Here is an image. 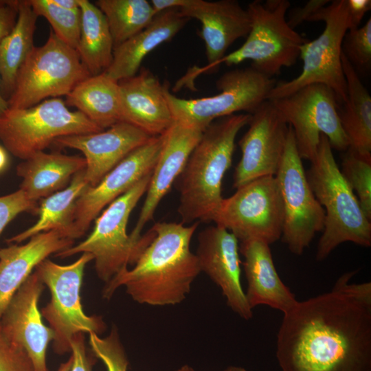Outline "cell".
<instances>
[{"instance_id":"74e56055","label":"cell","mask_w":371,"mask_h":371,"mask_svg":"<svg viewBox=\"0 0 371 371\" xmlns=\"http://www.w3.org/2000/svg\"><path fill=\"white\" fill-rule=\"evenodd\" d=\"M0 371H35L26 352L10 341L1 329Z\"/></svg>"},{"instance_id":"ee69618b","label":"cell","mask_w":371,"mask_h":371,"mask_svg":"<svg viewBox=\"0 0 371 371\" xmlns=\"http://www.w3.org/2000/svg\"><path fill=\"white\" fill-rule=\"evenodd\" d=\"M8 163V157L5 148L0 146V172L6 168Z\"/></svg>"},{"instance_id":"d6a6232c","label":"cell","mask_w":371,"mask_h":371,"mask_svg":"<svg viewBox=\"0 0 371 371\" xmlns=\"http://www.w3.org/2000/svg\"><path fill=\"white\" fill-rule=\"evenodd\" d=\"M341 170L353 190L366 217L371 219V153H360L348 147Z\"/></svg>"},{"instance_id":"d4e9b609","label":"cell","mask_w":371,"mask_h":371,"mask_svg":"<svg viewBox=\"0 0 371 371\" xmlns=\"http://www.w3.org/2000/svg\"><path fill=\"white\" fill-rule=\"evenodd\" d=\"M188 20L178 9L158 13L146 28L114 47L112 62L104 73L117 82L135 76L147 54L170 41Z\"/></svg>"},{"instance_id":"44dd1931","label":"cell","mask_w":371,"mask_h":371,"mask_svg":"<svg viewBox=\"0 0 371 371\" xmlns=\"http://www.w3.org/2000/svg\"><path fill=\"white\" fill-rule=\"evenodd\" d=\"M179 11L183 17L200 21L207 65L221 59L229 46L250 30L249 12L236 0H187Z\"/></svg>"},{"instance_id":"7c38bea8","label":"cell","mask_w":371,"mask_h":371,"mask_svg":"<svg viewBox=\"0 0 371 371\" xmlns=\"http://www.w3.org/2000/svg\"><path fill=\"white\" fill-rule=\"evenodd\" d=\"M269 101L291 126L302 159H314L321 134L328 138L332 148L345 151L349 147L339 116L338 100L327 86L308 85L285 97Z\"/></svg>"},{"instance_id":"5b68a950","label":"cell","mask_w":371,"mask_h":371,"mask_svg":"<svg viewBox=\"0 0 371 371\" xmlns=\"http://www.w3.org/2000/svg\"><path fill=\"white\" fill-rule=\"evenodd\" d=\"M328 138L320 135L317 154L306 177L311 190L324 210L322 235L316 258L323 260L339 245L352 242L371 245V223L344 177L335 159Z\"/></svg>"},{"instance_id":"4dcf8cb0","label":"cell","mask_w":371,"mask_h":371,"mask_svg":"<svg viewBox=\"0 0 371 371\" xmlns=\"http://www.w3.org/2000/svg\"><path fill=\"white\" fill-rule=\"evenodd\" d=\"M38 17L29 0L19 1L16 24L0 45V91L7 101L13 92L21 65L34 47Z\"/></svg>"},{"instance_id":"cb8c5ba5","label":"cell","mask_w":371,"mask_h":371,"mask_svg":"<svg viewBox=\"0 0 371 371\" xmlns=\"http://www.w3.org/2000/svg\"><path fill=\"white\" fill-rule=\"evenodd\" d=\"M239 251L244 257L243 265L247 281L245 295L250 308L265 304L284 314L290 311L297 301L279 277L269 245L249 239L240 241Z\"/></svg>"},{"instance_id":"8fae6325","label":"cell","mask_w":371,"mask_h":371,"mask_svg":"<svg viewBox=\"0 0 371 371\" xmlns=\"http://www.w3.org/2000/svg\"><path fill=\"white\" fill-rule=\"evenodd\" d=\"M276 81L252 67L224 73L216 82L218 93L195 99L178 98L166 88L174 121L203 131L213 121L230 115L252 114L265 100Z\"/></svg>"},{"instance_id":"83f0119b","label":"cell","mask_w":371,"mask_h":371,"mask_svg":"<svg viewBox=\"0 0 371 371\" xmlns=\"http://www.w3.org/2000/svg\"><path fill=\"white\" fill-rule=\"evenodd\" d=\"M341 63L346 82V100L339 111L342 128L349 147L363 154L371 153V97L357 70L341 52Z\"/></svg>"},{"instance_id":"e575fe53","label":"cell","mask_w":371,"mask_h":371,"mask_svg":"<svg viewBox=\"0 0 371 371\" xmlns=\"http://www.w3.org/2000/svg\"><path fill=\"white\" fill-rule=\"evenodd\" d=\"M89 344L92 353L104 363L107 371H128V361L115 325H112L105 337L89 333Z\"/></svg>"},{"instance_id":"ffe728a7","label":"cell","mask_w":371,"mask_h":371,"mask_svg":"<svg viewBox=\"0 0 371 371\" xmlns=\"http://www.w3.org/2000/svg\"><path fill=\"white\" fill-rule=\"evenodd\" d=\"M203 131L174 121L165 132L164 146L151 174L144 205L130 234L134 239L142 238L144 227L153 219L158 205L182 172Z\"/></svg>"},{"instance_id":"ac0fdd59","label":"cell","mask_w":371,"mask_h":371,"mask_svg":"<svg viewBox=\"0 0 371 371\" xmlns=\"http://www.w3.org/2000/svg\"><path fill=\"white\" fill-rule=\"evenodd\" d=\"M238 238L217 225L199 233L196 256L201 272H204L221 290L228 306L240 317H252L241 280V261Z\"/></svg>"},{"instance_id":"603a6c76","label":"cell","mask_w":371,"mask_h":371,"mask_svg":"<svg viewBox=\"0 0 371 371\" xmlns=\"http://www.w3.org/2000/svg\"><path fill=\"white\" fill-rule=\"evenodd\" d=\"M23 245L0 248V320L12 297L34 269L52 254L74 245L58 230L41 232Z\"/></svg>"},{"instance_id":"bcb514c9","label":"cell","mask_w":371,"mask_h":371,"mask_svg":"<svg viewBox=\"0 0 371 371\" xmlns=\"http://www.w3.org/2000/svg\"><path fill=\"white\" fill-rule=\"evenodd\" d=\"M1 87V78H0ZM8 109V101L2 96L0 91V115H1Z\"/></svg>"},{"instance_id":"3957f363","label":"cell","mask_w":371,"mask_h":371,"mask_svg":"<svg viewBox=\"0 0 371 371\" xmlns=\"http://www.w3.org/2000/svg\"><path fill=\"white\" fill-rule=\"evenodd\" d=\"M250 117L245 113L223 117L203 131L176 180L183 224L212 221L223 199L222 181L232 165L236 136Z\"/></svg>"},{"instance_id":"4fadbf2b","label":"cell","mask_w":371,"mask_h":371,"mask_svg":"<svg viewBox=\"0 0 371 371\" xmlns=\"http://www.w3.org/2000/svg\"><path fill=\"white\" fill-rule=\"evenodd\" d=\"M212 221L240 241L256 239L270 245L279 240L284 207L276 177L254 179L223 198Z\"/></svg>"},{"instance_id":"c3c4849f","label":"cell","mask_w":371,"mask_h":371,"mask_svg":"<svg viewBox=\"0 0 371 371\" xmlns=\"http://www.w3.org/2000/svg\"><path fill=\"white\" fill-rule=\"evenodd\" d=\"M175 371H195L192 367L189 366L188 365H184L181 366V368H178Z\"/></svg>"},{"instance_id":"7bdbcfd3","label":"cell","mask_w":371,"mask_h":371,"mask_svg":"<svg viewBox=\"0 0 371 371\" xmlns=\"http://www.w3.org/2000/svg\"><path fill=\"white\" fill-rule=\"evenodd\" d=\"M57 6L71 10H78L80 9L78 0H52Z\"/></svg>"},{"instance_id":"7dc6e473","label":"cell","mask_w":371,"mask_h":371,"mask_svg":"<svg viewBox=\"0 0 371 371\" xmlns=\"http://www.w3.org/2000/svg\"><path fill=\"white\" fill-rule=\"evenodd\" d=\"M223 371H247L245 368L237 366H229Z\"/></svg>"},{"instance_id":"b9f144b4","label":"cell","mask_w":371,"mask_h":371,"mask_svg":"<svg viewBox=\"0 0 371 371\" xmlns=\"http://www.w3.org/2000/svg\"><path fill=\"white\" fill-rule=\"evenodd\" d=\"M347 5L352 23V29L359 27L366 13L371 9L370 0H347Z\"/></svg>"},{"instance_id":"f546056e","label":"cell","mask_w":371,"mask_h":371,"mask_svg":"<svg viewBox=\"0 0 371 371\" xmlns=\"http://www.w3.org/2000/svg\"><path fill=\"white\" fill-rule=\"evenodd\" d=\"M80 32L76 51L91 76L104 72L113 60L114 44L104 15L95 3L78 0Z\"/></svg>"},{"instance_id":"e0dca14e","label":"cell","mask_w":371,"mask_h":371,"mask_svg":"<svg viewBox=\"0 0 371 371\" xmlns=\"http://www.w3.org/2000/svg\"><path fill=\"white\" fill-rule=\"evenodd\" d=\"M45 284L34 271L14 293L0 320V329L12 342L22 348L35 371H49L46 353L54 331L42 321L38 300Z\"/></svg>"},{"instance_id":"ab89813d","label":"cell","mask_w":371,"mask_h":371,"mask_svg":"<svg viewBox=\"0 0 371 371\" xmlns=\"http://www.w3.org/2000/svg\"><path fill=\"white\" fill-rule=\"evenodd\" d=\"M18 7L19 0L0 1V45L16 24Z\"/></svg>"},{"instance_id":"8d00e7d4","label":"cell","mask_w":371,"mask_h":371,"mask_svg":"<svg viewBox=\"0 0 371 371\" xmlns=\"http://www.w3.org/2000/svg\"><path fill=\"white\" fill-rule=\"evenodd\" d=\"M37 202L30 199L21 190L0 196V235L18 214L27 212H38Z\"/></svg>"},{"instance_id":"8992f818","label":"cell","mask_w":371,"mask_h":371,"mask_svg":"<svg viewBox=\"0 0 371 371\" xmlns=\"http://www.w3.org/2000/svg\"><path fill=\"white\" fill-rule=\"evenodd\" d=\"M151 174L111 203L95 219L93 229L85 240L55 256L65 258L79 253L91 254L97 276L105 284L122 269L133 266L155 236L152 227L138 240L126 231L129 216L146 192Z\"/></svg>"},{"instance_id":"5bb4252c","label":"cell","mask_w":371,"mask_h":371,"mask_svg":"<svg viewBox=\"0 0 371 371\" xmlns=\"http://www.w3.org/2000/svg\"><path fill=\"white\" fill-rule=\"evenodd\" d=\"M275 177L284 207L281 237L293 254L302 255L316 233L322 231L325 213L308 181L290 125L284 154Z\"/></svg>"},{"instance_id":"9a60e30c","label":"cell","mask_w":371,"mask_h":371,"mask_svg":"<svg viewBox=\"0 0 371 371\" xmlns=\"http://www.w3.org/2000/svg\"><path fill=\"white\" fill-rule=\"evenodd\" d=\"M164 133L153 137L131 153L96 186H88L76 203L72 229L74 240L85 234L105 206L153 172L164 146Z\"/></svg>"},{"instance_id":"f6af8a7d","label":"cell","mask_w":371,"mask_h":371,"mask_svg":"<svg viewBox=\"0 0 371 371\" xmlns=\"http://www.w3.org/2000/svg\"><path fill=\"white\" fill-rule=\"evenodd\" d=\"M73 363V357L71 356L69 359L60 364L57 371H70Z\"/></svg>"},{"instance_id":"f1b7e54d","label":"cell","mask_w":371,"mask_h":371,"mask_svg":"<svg viewBox=\"0 0 371 371\" xmlns=\"http://www.w3.org/2000/svg\"><path fill=\"white\" fill-rule=\"evenodd\" d=\"M85 169L76 174L69 184L43 199L38 207L37 221L30 227L6 240L8 243H19L41 232L58 230L72 238L76 203L89 186L84 177Z\"/></svg>"},{"instance_id":"f35d334b","label":"cell","mask_w":371,"mask_h":371,"mask_svg":"<svg viewBox=\"0 0 371 371\" xmlns=\"http://www.w3.org/2000/svg\"><path fill=\"white\" fill-rule=\"evenodd\" d=\"M73 363L70 371H93L95 355H91L85 345L84 333L74 335L71 341Z\"/></svg>"},{"instance_id":"6da1fadb","label":"cell","mask_w":371,"mask_h":371,"mask_svg":"<svg viewBox=\"0 0 371 371\" xmlns=\"http://www.w3.org/2000/svg\"><path fill=\"white\" fill-rule=\"evenodd\" d=\"M353 274L284 314L276 344L282 371H371V283L348 284Z\"/></svg>"},{"instance_id":"30bf717a","label":"cell","mask_w":371,"mask_h":371,"mask_svg":"<svg viewBox=\"0 0 371 371\" xmlns=\"http://www.w3.org/2000/svg\"><path fill=\"white\" fill-rule=\"evenodd\" d=\"M89 76L76 49L51 31L46 42L34 46L21 65L8 100V108L25 109L49 98L67 96Z\"/></svg>"},{"instance_id":"60d3db41","label":"cell","mask_w":371,"mask_h":371,"mask_svg":"<svg viewBox=\"0 0 371 371\" xmlns=\"http://www.w3.org/2000/svg\"><path fill=\"white\" fill-rule=\"evenodd\" d=\"M329 0H310L302 7L289 10L287 23L289 26L295 29L304 21H308L309 18L319 9L330 3Z\"/></svg>"},{"instance_id":"277c9868","label":"cell","mask_w":371,"mask_h":371,"mask_svg":"<svg viewBox=\"0 0 371 371\" xmlns=\"http://www.w3.org/2000/svg\"><path fill=\"white\" fill-rule=\"evenodd\" d=\"M290 6L288 0L249 3L247 10L251 26L245 43L214 64L192 67L180 79L181 82L191 85L198 76L221 64L232 66L247 60H251V67L270 78L279 75L283 67L293 65L300 57L301 46L307 40L288 24L286 14Z\"/></svg>"},{"instance_id":"7a4b0ae2","label":"cell","mask_w":371,"mask_h":371,"mask_svg":"<svg viewBox=\"0 0 371 371\" xmlns=\"http://www.w3.org/2000/svg\"><path fill=\"white\" fill-rule=\"evenodd\" d=\"M199 225L158 222L155 236L130 269L126 267L105 284L102 297L109 300L120 286L136 302L155 306L182 302L200 273L198 260L190 250Z\"/></svg>"},{"instance_id":"52a82bcc","label":"cell","mask_w":371,"mask_h":371,"mask_svg":"<svg viewBox=\"0 0 371 371\" xmlns=\"http://www.w3.org/2000/svg\"><path fill=\"white\" fill-rule=\"evenodd\" d=\"M308 21H322V33L315 39L306 41L300 47L303 62L301 73L295 78L276 83L267 100L285 97L311 84H322L331 89L339 102L346 100V82L341 63L344 37L352 23L347 0H334L319 9Z\"/></svg>"},{"instance_id":"4316f807","label":"cell","mask_w":371,"mask_h":371,"mask_svg":"<svg viewBox=\"0 0 371 371\" xmlns=\"http://www.w3.org/2000/svg\"><path fill=\"white\" fill-rule=\"evenodd\" d=\"M65 103L102 130L122 121L118 82L104 72L79 82L66 96Z\"/></svg>"},{"instance_id":"1f68e13d","label":"cell","mask_w":371,"mask_h":371,"mask_svg":"<svg viewBox=\"0 0 371 371\" xmlns=\"http://www.w3.org/2000/svg\"><path fill=\"white\" fill-rule=\"evenodd\" d=\"M95 4L105 16L114 47L146 28L157 14L146 0H98Z\"/></svg>"},{"instance_id":"d590c367","label":"cell","mask_w":371,"mask_h":371,"mask_svg":"<svg viewBox=\"0 0 371 371\" xmlns=\"http://www.w3.org/2000/svg\"><path fill=\"white\" fill-rule=\"evenodd\" d=\"M341 51L355 70L368 71L370 69V18L363 26L348 30L342 41Z\"/></svg>"},{"instance_id":"9c48e42d","label":"cell","mask_w":371,"mask_h":371,"mask_svg":"<svg viewBox=\"0 0 371 371\" xmlns=\"http://www.w3.org/2000/svg\"><path fill=\"white\" fill-rule=\"evenodd\" d=\"M103 131L78 111H70L59 98L25 109L8 108L0 115V140L23 160L43 151L58 137Z\"/></svg>"},{"instance_id":"7402d4cb","label":"cell","mask_w":371,"mask_h":371,"mask_svg":"<svg viewBox=\"0 0 371 371\" xmlns=\"http://www.w3.org/2000/svg\"><path fill=\"white\" fill-rule=\"evenodd\" d=\"M122 121L150 136L164 134L174 119L161 84L148 69L141 67L133 76L118 81Z\"/></svg>"},{"instance_id":"2e32d148","label":"cell","mask_w":371,"mask_h":371,"mask_svg":"<svg viewBox=\"0 0 371 371\" xmlns=\"http://www.w3.org/2000/svg\"><path fill=\"white\" fill-rule=\"evenodd\" d=\"M248 125L238 142L242 155L234 174L236 189L254 179L276 175L288 136L289 125L268 100L251 115Z\"/></svg>"},{"instance_id":"d6986e66","label":"cell","mask_w":371,"mask_h":371,"mask_svg":"<svg viewBox=\"0 0 371 371\" xmlns=\"http://www.w3.org/2000/svg\"><path fill=\"white\" fill-rule=\"evenodd\" d=\"M152 137L135 126L121 121L100 132L60 137L54 143L60 147L78 150L83 154L86 161L85 179L92 187L131 153Z\"/></svg>"},{"instance_id":"ba28073f","label":"cell","mask_w":371,"mask_h":371,"mask_svg":"<svg viewBox=\"0 0 371 371\" xmlns=\"http://www.w3.org/2000/svg\"><path fill=\"white\" fill-rule=\"evenodd\" d=\"M93 260L91 254L82 253L70 265H60L47 258L36 267L35 272L50 292V300L41 313L54 331L53 347L57 354L71 352V341L76 334L99 335L106 330L102 317L86 315L81 303L85 268Z\"/></svg>"},{"instance_id":"836d02e7","label":"cell","mask_w":371,"mask_h":371,"mask_svg":"<svg viewBox=\"0 0 371 371\" xmlns=\"http://www.w3.org/2000/svg\"><path fill=\"white\" fill-rule=\"evenodd\" d=\"M29 2L38 16H43L48 21L56 36L76 49L80 32V10L61 8L52 0H29Z\"/></svg>"},{"instance_id":"484cf974","label":"cell","mask_w":371,"mask_h":371,"mask_svg":"<svg viewBox=\"0 0 371 371\" xmlns=\"http://www.w3.org/2000/svg\"><path fill=\"white\" fill-rule=\"evenodd\" d=\"M85 167L84 157L40 151L16 166V174L22 178L19 189L37 202L66 188Z\"/></svg>"}]
</instances>
